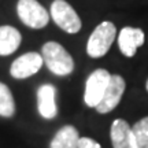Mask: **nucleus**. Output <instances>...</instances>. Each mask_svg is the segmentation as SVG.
I'll list each match as a JSON object with an SVG mask.
<instances>
[{
	"instance_id": "obj_1",
	"label": "nucleus",
	"mask_w": 148,
	"mask_h": 148,
	"mask_svg": "<svg viewBox=\"0 0 148 148\" xmlns=\"http://www.w3.org/2000/svg\"><path fill=\"white\" fill-rule=\"evenodd\" d=\"M42 60L49 71L56 75H67L74 70V60L59 42L48 41L42 45Z\"/></svg>"
},
{
	"instance_id": "obj_2",
	"label": "nucleus",
	"mask_w": 148,
	"mask_h": 148,
	"mask_svg": "<svg viewBox=\"0 0 148 148\" xmlns=\"http://www.w3.org/2000/svg\"><path fill=\"white\" fill-rule=\"evenodd\" d=\"M116 36V27L110 21L101 22L99 26L92 32L88 44H86V52L90 58H101L104 56L108 49L111 48L112 42Z\"/></svg>"
},
{
	"instance_id": "obj_3",
	"label": "nucleus",
	"mask_w": 148,
	"mask_h": 148,
	"mask_svg": "<svg viewBox=\"0 0 148 148\" xmlns=\"http://www.w3.org/2000/svg\"><path fill=\"white\" fill-rule=\"evenodd\" d=\"M16 11L21 21L32 29H42L49 22L48 11L37 0H19Z\"/></svg>"
},
{
	"instance_id": "obj_4",
	"label": "nucleus",
	"mask_w": 148,
	"mask_h": 148,
	"mask_svg": "<svg viewBox=\"0 0 148 148\" xmlns=\"http://www.w3.org/2000/svg\"><path fill=\"white\" fill-rule=\"evenodd\" d=\"M51 16L62 30L77 33L81 29V19L73 7L64 0H53L51 4Z\"/></svg>"
},
{
	"instance_id": "obj_5",
	"label": "nucleus",
	"mask_w": 148,
	"mask_h": 148,
	"mask_svg": "<svg viewBox=\"0 0 148 148\" xmlns=\"http://www.w3.org/2000/svg\"><path fill=\"white\" fill-rule=\"evenodd\" d=\"M111 74L104 69H97L90 74L86 84H85V93H84V100L86 106L95 107L100 103L103 96L106 93V89L110 82Z\"/></svg>"
},
{
	"instance_id": "obj_6",
	"label": "nucleus",
	"mask_w": 148,
	"mask_h": 148,
	"mask_svg": "<svg viewBox=\"0 0 148 148\" xmlns=\"http://www.w3.org/2000/svg\"><path fill=\"white\" fill-rule=\"evenodd\" d=\"M125 79L122 78L119 74H111L110 82L106 89V93L103 96V99L100 100V103L96 106V110L100 114H107L115 108L119 101L122 99V95L125 92Z\"/></svg>"
},
{
	"instance_id": "obj_7",
	"label": "nucleus",
	"mask_w": 148,
	"mask_h": 148,
	"mask_svg": "<svg viewBox=\"0 0 148 148\" xmlns=\"http://www.w3.org/2000/svg\"><path fill=\"white\" fill-rule=\"evenodd\" d=\"M42 56L37 52H26L16 58L11 64L10 73L16 79L27 78L36 74L42 66Z\"/></svg>"
},
{
	"instance_id": "obj_8",
	"label": "nucleus",
	"mask_w": 148,
	"mask_h": 148,
	"mask_svg": "<svg viewBox=\"0 0 148 148\" xmlns=\"http://www.w3.org/2000/svg\"><path fill=\"white\" fill-rule=\"evenodd\" d=\"M37 108L42 118L53 119L58 115L56 107V89L53 85H41L37 90Z\"/></svg>"
},
{
	"instance_id": "obj_9",
	"label": "nucleus",
	"mask_w": 148,
	"mask_h": 148,
	"mask_svg": "<svg viewBox=\"0 0 148 148\" xmlns=\"http://www.w3.org/2000/svg\"><path fill=\"white\" fill-rule=\"evenodd\" d=\"M143 44H144V32L141 29L126 26L119 32L118 45H119L121 52L127 58L134 56L137 48L141 47Z\"/></svg>"
},
{
	"instance_id": "obj_10",
	"label": "nucleus",
	"mask_w": 148,
	"mask_h": 148,
	"mask_svg": "<svg viewBox=\"0 0 148 148\" xmlns=\"http://www.w3.org/2000/svg\"><path fill=\"white\" fill-rule=\"evenodd\" d=\"M112 148H138L133 137L132 127L125 119H115L110 130Z\"/></svg>"
},
{
	"instance_id": "obj_11",
	"label": "nucleus",
	"mask_w": 148,
	"mask_h": 148,
	"mask_svg": "<svg viewBox=\"0 0 148 148\" xmlns=\"http://www.w3.org/2000/svg\"><path fill=\"white\" fill-rule=\"evenodd\" d=\"M22 36L18 32V29L8 25L0 26V55H11L15 52L18 47L21 45Z\"/></svg>"
},
{
	"instance_id": "obj_12",
	"label": "nucleus",
	"mask_w": 148,
	"mask_h": 148,
	"mask_svg": "<svg viewBox=\"0 0 148 148\" xmlns=\"http://www.w3.org/2000/svg\"><path fill=\"white\" fill-rule=\"evenodd\" d=\"M78 130L71 125H66L55 134L49 148H78Z\"/></svg>"
},
{
	"instance_id": "obj_13",
	"label": "nucleus",
	"mask_w": 148,
	"mask_h": 148,
	"mask_svg": "<svg viewBox=\"0 0 148 148\" xmlns=\"http://www.w3.org/2000/svg\"><path fill=\"white\" fill-rule=\"evenodd\" d=\"M15 114V101L10 88L0 82V115L4 118H11Z\"/></svg>"
},
{
	"instance_id": "obj_14",
	"label": "nucleus",
	"mask_w": 148,
	"mask_h": 148,
	"mask_svg": "<svg viewBox=\"0 0 148 148\" xmlns=\"http://www.w3.org/2000/svg\"><path fill=\"white\" fill-rule=\"evenodd\" d=\"M132 133L138 148H148V116L133 125Z\"/></svg>"
},
{
	"instance_id": "obj_15",
	"label": "nucleus",
	"mask_w": 148,
	"mask_h": 148,
	"mask_svg": "<svg viewBox=\"0 0 148 148\" xmlns=\"http://www.w3.org/2000/svg\"><path fill=\"white\" fill-rule=\"evenodd\" d=\"M78 148H101V145L90 137H79Z\"/></svg>"
},
{
	"instance_id": "obj_16",
	"label": "nucleus",
	"mask_w": 148,
	"mask_h": 148,
	"mask_svg": "<svg viewBox=\"0 0 148 148\" xmlns=\"http://www.w3.org/2000/svg\"><path fill=\"white\" fill-rule=\"evenodd\" d=\"M145 86H147V90H148V79H147V85H145Z\"/></svg>"
}]
</instances>
